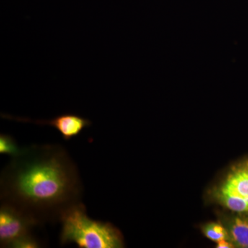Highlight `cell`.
<instances>
[{"mask_svg":"<svg viewBox=\"0 0 248 248\" xmlns=\"http://www.w3.org/2000/svg\"><path fill=\"white\" fill-rule=\"evenodd\" d=\"M234 248H248V213H232L220 217Z\"/></svg>","mask_w":248,"mask_h":248,"instance_id":"6","label":"cell"},{"mask_svg":"<svg viewBox=\"0 0 248 248\" xmlns=\"http://www.w3.org/2000/svg\"><path fill=\"white\" fill-rule=\"evenodd\" d=\"M14 138L9 135H0V154L10 155L11 157L17 156L22 151Z\"/></svg>","mask_w":248,"mask_h":248,"instance_id":"8","label":"cell"},{"mask_svg":"<svg viewBox=\"0 0 248 248\" xmlns=\"http://www.w3.org/2000/svg\"><path fill=\"white\" fill-rule=\"evenodd\" d=\"M42 246L40 240L31 234L24 235L11 245V248H38Z\"/></svg>","mask_w":248,"mask_h":248,"instance_id":"9","label":"cell"},{"mask_svg":"<svg viewBox=\"0 0 248 248\" xmlns=\"http://www.w3.org/2000/svg\"><path fill=\"white\" fill-rule=\"evenodd\" d=\"M217 248H234V245L232 244L231 241L228 239H223L217 242Z\"/></svg>","mask_w":248,"mask_h":248,"instance_id":"10","label":"cell"},{"mask_svg":"<svg viewBox=\"0 0 248 248\" xmlns=\"http://www.w3.org/2000/svg\"><path fill=\"white\" fill-rule=\"evenodd\" d=\"M210 196L228 211L248 213V158L233 165L210 190Z\"/></svg>","mask_w":248,"mask_h":248,"instance_id":"3","label":"cell"},{"mask_svg":"<svg viewBox=\"0 0 248 248\" xmlns=\"http://www.w3.org/2000/svg\"><path fill=\"white\" fill-rule=\"evenodd\" d=\"M82 194L78 167L60 145L24 147L0 175L1 203L20 210L38 226L60 222L63 212L81 202Z\"/></svg>","mask_w":248,"mask_h":248,"instance_id":"1","label":"cell"},{"mask_svg":"<svg viewBox=\"0 0 248 248\" xmlns=\"http://www.w3.org/2000/svg\"><path fill=\"white\" fill-rule=\"evenodd\" d=\"M1 116L3 118L17 122L33 123L40 125H50L56 128L61 133L62 138L65 141H69L71 139L78 137L85 128L91 126L92 124L88 119L71 113L63 114L50 120H32L24 117H14L6 114H1Z\"/></svg>","mask_w":248,"mask_h":248,"instance_id":"5","label":"cell"},{"mask_svg":"<svg viewBox=\"0 0 248 248\" xmlns=\"http://www.w3.org/2000/svg\"><path fill=\"white\" fill-rule=\"evenodd\" d=\"M202 232L208 239L216 243L223 239L229 240L226 227L220 221L210 222L204 225Z\"/></svg>","mask_w":248,"mask_h":248,"instance_id":"7","label":"cell"},{"mask_svg":"<svg viewBox=\"0 0 248 248\" xmlns=\"http://www.w3.org/2000/svg\"><path fill=\"white\" fill-rule=\"evenodd\" d=\"M38 226L33 219L9 204L0 207V246L9 248L15 241L30 234Z\"/></svg>","mask_w":248,"mask_h":248,"instance_id":"4","label":"cell"},{"mask_svg":"<svg viewBox=\"0 0 248 248\" xmlns=\"http://www.w3.org/2000/svg\"><path fill=\"white\" fill-rule=\"evenodd\" d=\"M60 244H75L80 248H122L124 238L120 230L108 222L95 221L88 216L82 202L62 214Z\"/></svg>","mask_w":248,"mask_h":248,"instance_id":"2","label":"cell"}]
</instances>
